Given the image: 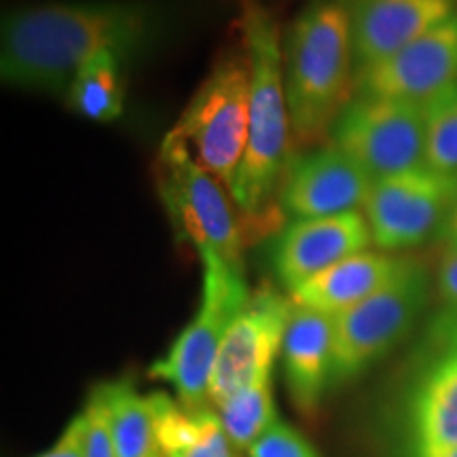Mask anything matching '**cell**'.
<instances>
[{
  "label": "cell",
  "mask_w": 457,
  "mask_h": 457,
  "mask_svg": "<svg viewBox=\"0 0 457 457\" xmlns=\"http://www.w3.org/2000/svg\"><path fill=\"white\" fill-rule=\"evenodd\" d=\"M153 9L142 0H49L4 17L0 77L9 87L66 94L96 57L129 60L151 37Z\"/></svg>",
  "instance_id": "1"
},
{
  "label": "cell",
  "mask_w": 457,
  "mask_h": 457,
  "mask_svg": "<svg viewBox=\"0 0 457 457\" xmlns=\"http://www.w3.org/2000/svg\"><path fill=\"white\" fill-rule=\"evenodd\" d=\"M352 0H307L282 43L293 142L318 146L333 131L356 85Z\"/></svg>",
  "instance_id": "2"
},
{
  "label": "cell",
  "mask_w": 457,
  "mask_h": 457,
  "mask_svg": "<svg viewBox=\"0 0 457 457\" xmlns=\"http://www.w3.org/2000/svg\"><path fill=\"white\" fill-rule=\"evenodd\" d=\"M239 24L250 68V125L233 202L248 216H261L286 176L293 123L278 26L256 0H244Z\"/></svg>",
  "instance_id": "3"
},
{
  "label": "cell",
  "mask_w": 457,
  "mask_h": 457,
  "mask_svg": "<svg viewBox=\"0 0 457 457\" xmlns=\"http://www.w3.org/2000/svg\"><path fill=\"white\" fill-rule=\"evenodd\" d=\"M202 259V299L191 322L180 330L163 358L153 362V379L174 387L176 400L187 409H208L210 381L222 341L250 299L244 270L228 265L214 253Z\"/></svg>",
  "instance_id": "4"
},
{
  "label": "cell",
  "mask_w": 457,
  "mask_h": 457,
  "mask_svg": "<svg viewBox=\"0 0 457 457\" xmlns=\"http://www.w3.org/2000/svg\"><path fill=\"white\" fill-rule=\"evenodd\" d=\"M248 60L245 54H228L216 62L170 134L185 142L193 157L216 176L233 197L248 145Z\"/></svg>",
  "instance_id": "5"
},
{
  "label": "cell",
  "mask_w": 457,
  "mask_h": 457,
  "mask_svg": "<svg viewBox=\"0 0 457 457\" xmlns=\"http://www.w3.org/2000/svg\"><path fill=\"white\" fill-rule=\"evenodd\" d=\"M162 202L176 233L199 253H214L244 270L242 233L227 187L193 157L174 134H165L157 162Z\"/></svg>",
  "instance_id": "6"
},
{
  "label": "cell",
  "mask_w": 457,
  "mask_h": 457,
  "mask_svg": "<svg viewBox=\"0 0 457 457\" xmlns=\"http://www.w3.org/2000/svg\"><path fill=\"white\" fill-rule=\"evenodd\" d=\"M428 301L426 273L413 261L379 293L335 316L333 386L356 379L413 328Z\"/></svg>",
  "instance_id": "7"
},
{
  "label": "cell",
  "mask_w": 457,
  "mask_h": 457,
  "mask_svg": "<svg viewBox=\"0 0 457 457\" xmlns=\"http://www.w3.org/2000/svg\"><path fill=\"white\" fill-rule=\"evenodd\" d=\"M330 142L373 180L421 168L426 165L424 104L358 96L335 121Z\"/></svg>",
  "instance_id": "8"
},
{
  "label": "cell",
  "mask_w": 457,
  "mask_h": 457,
  "mask_svg": "<svg viewBox=\"0 0 457 457\" xmlns=\"http://www.w3.org/2000/svg\"><path fill=\"white\" fill-rule=\"evenodd\" d=\"M457 199V174L428 165L370 182L362 210L373 244L381 253L424 244L445 220Z\"/></svg>",
  "instance_id": "9"
},
{
  "label": "cell",
  "mask_w": 457,
  "mask_h": 457,
  "mask_svg": "<svg viewBox=\"0 0 457 457\" xmlns=\"http://www.w3.org/2000/svg\"><path fill=\"white\" fill-rule=\"evenodd\" d=\"M293 310V299H286L270 286L250 295L228 328L216 360L210 381V403L216 409L261 375L271 373L278 353H282Z\"/></svg>",
  "instance_id": "10"
},
{
  "label": "cell",
  "mask_w": 457,
  "mask_h": 457,
  "mask_svg": "<svg viewBox=\"0 0 457 457\" xmlns=\"http://www.w3.org/2000/svg\"><path fill=\"white\" fill-rule=\"evenodd\" d=\"M413 457L457 447V312L434 324L407 400Z\"/></svg>",
  "instance_id": "11"
},
{
  "label": "cell",
  "mask_w": 457,
  "mask_h": 457,
  "mask_svg": "<svg viewBox=\"0 0 457 457\" xmlns=\"http://www.w3.org/2000/svg\"><path fill=\"white\" fill-rule=\"evenodd\" d=\"M457 83V11L379 64L356 72L358 96L426 104Z\"/></svg>",
  "instance_id": "12"
},
{
  "label": "cell",
  "mask_w": 457,
  "mask_h": 457,
  "mask_svg": "<svg viewBox=\"0 0 457 457\" xmlns=\"http://www.w3.org/2000/svg\"><path fill=\"white\" fill-rule=\"evenodd\" d=\"M370 182L367 171L328 142L286 170L279 202L293 220L360 212Z\"/></svg>",
  "instance_id": "13"
},
{
  "label": "cell",
  "mask_w": 457,
  "mask_h": 457,
  "mask_svg": "<svg viewBox=\"0 0 457 457\" xmlns=\"http://www.w3.org/2000/svg\"><path fill=\"white\" fill-rule=\"evenodd\" d=\"M373 244L362 212L293 220L273 245V270L288 293Z\"/></svg>",
  "instance_id": "14"
},
{
  "label": "cell",
  "mask_w": 457,
  "mask_h": 457,
  "mask_svg": "<svg viewBox=\"0 0 457 457\" xmlns=\"http://www.w3.org/2000/svg\"><path fill=\"white\" fill-rule=\"evenodd\" d=\"M455 13V0H353L356 72L387 60Z\"/></svg>",
  "instance_id": "15"
},
{
  "label": "cell",
  "mask_w": 457,
  "mask_h": 457,
  "mask_svg": "<svg viewBox=\"0 0 457 457\" xmlns=\"http://www.w3.org/2000/svg\"><path fill=\"white\" fill-rule=\"evenodd\" d=\"M335 316L295 305L282 343L284 379L301 413L312 415L333 386Z\"/></svg>",
  "instance_id": "16"
},
{
  "label": "cell",
  "mask_w": 457,
  "mask_h": 457,
  "mask_svg": "<svg viewBox=\"0 0 457 457\" xmlns=\"http://www.w3.org/2000/svg\"><path fill=\"white\" fill-rule=\"evenodd\" d=\"M409 262V259L364 250L307 279L290 293V299L299 307L339 316L341 312L379 293Z\"/></svg>",
  "instance_id": "17"
},
{
  "label": "cell",
  "mask_w": 457,
  "mask_h": 457,
  "mask_svg": "<svg viewBox=\"0 0 457 457\" xmlns=\"http://www.w3.org/2000/svg\"><path fill=\"white\" fill-rule=\"evenodd\" d=\"M162 457H237L220 417L208 409H187L165 392L148 394Z\"/></svg>",
  "instance_id": "18"
},
{
  "label": "cell",
  "mask_w": 457,
  "mask_h": 457,
  "mask_svg": "<svg viewBox=\"0 0 457 457\" xmlns=\"http://www.w3.org/2000/svg\"><path fill=\"white\" fill-rule=\"evenodd\" d=\"M125 57L104 54L89 62L68 85L64 98L72 112L89 121L111 123L125 111Z\"/></svg>",
  "instance_id": "19"
},
{
  "label": "cell",
  "mask_w": 457,
  "mask_h": 457,
  "mask_svg": "<svg viewBox=\"0 0 457 457\" xmlns=\"http://www.w3.org/2000/svg\"><path fill=\"white\" fill-rule=\"evenodd\" d=\"M117 457H162L148 396L128 379L102 384Z\"/></svg>",
  "instance_id": "20"
},
{
  "label": "cell",
  "mask_w": 457,
  "mask_h": 457,
  "mask_svg": "<svg viewBox=\"0 0 457 457\" xmlns=\"http://www.w3.org/2000/svg\"><path fill=\"white\" fill-rule=\"evenodd\" d=\"M227 436L237 451L250 449L278 421L273 407L271 373L261 375L219 407Z\"/></svg>",
  "instance_id": "21"
},
{
  "label": "cell",
  "mask_w": 457,
  "mask_h": 457,
  "mask_svg": "<svg viewBox=\"0 0 457 457\" xmlns=\"http://www.w3.org/2000/svg\"><path fill=\"white\" fill-rule=\"evenodd\" d=\"M426 165L457 174V83L424 104Z\"/></svg>",
  "instance_id": "22"
},
{
  "label": "cell",
  "mask_w": 457,
  "mask_h": 457,
  "mask_svg": "<svg viewBox=\"0 0 457 457\" xmlns=\"http://www.w3.org/2000/svg\"><path fill=\"white\" fill-rule=\"evenodd\" d=\"M250 457H318L307 438L284 421H276L270 430L248 449Z\"/></svg>",
  "instance_id": "23"
},
{
  "label": "cell",
  "mask_w": 457,
  "mask_h": 457,
  "mask_svg": "<svg viewBox=\"0 0 457 457\" xmlns=\"http://www.w3.org/2000/svg\"><path fill=\"white\" fill-rule=\"evenodd\" d=\"M85 415H87V443H85V457H117L114 441L108 426L106 398L102 386H96L89 394L87 404H85Z\"/></svg>",
  "instance_id": "24"
},
{
  "label": "cell",
  "mask_w": 457,
  "mask_h": 457,
  "mask_svg": "<svg viewBox=\"0 0 457 457\" xmlns=\"http://www.w3.org/2000/svg\"><path fill=\"white\" fill-rule=\"evenodd\" d=\"M85 443H87V415L79 413L71 420L66 430L60 434L55 445L37 457H85Z\"/></svg>",
  "instance_id": "25"
},
{
  "label": "cell",
  "mask_w": 457,
  "mask_h": 457,
  "mask_svg": "<svg viewBox=\"0 0 457 457\" xmlns=\"http://www.w3.org/2000/svg\"><path fill=\"white\" fill-rule=\"evenodd\" d=\"M438 290L443 299L457 307V250H447L438 271Z\"/></svg>",
  "instance_id": "26"
},
{
  "label": "cell",
  "mask_w": 457,
  "mask_h": 457,
  "mask_svg": "<svg viewBox=\"0 0 457 457\" xmlns=\"http://www.w3.org/2000/svg\"><path fill=\"white\" fill-rule=\"evenodd\" d=\"M441 231H443L445 244H447V250H457V199Z\"/></svg>",
  "instance_id": "27"
},
{
  "label": "cell",
  "mask_w": 457,
  "mask_h": 457,
  "mask_svg": "<svg viewBox=\"0 0 457 457\" xmlns=\"http://www.w3.org/2000/svg\"><path fill=\"white\" fill-rule=\"evenodd\" d=\"M424 457H457V447H451V449H447V451H438V453L424 455Z\"/></svg>",
  "instance_id": "28"
},
{
  "label": "cell",
  "mask_w": 457,
  "mask_h": 457,
  "mask_svg": "<svg viewBox=\"0 0 457 457\" xmlns=\"http://www.w3.org/2000/svg\"><path fill=\"white\" fill-rule=\"evenodd\" d=\"M455 3H457V0H455Z\"/></svg>",
  "instance_id": "29"
}]
</instances>
